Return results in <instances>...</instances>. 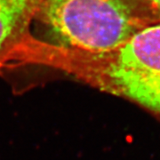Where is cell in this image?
Segmentation results:
<instances>
[{
  "label": "cell",
  "instance_id": "1",
  "mask_svg": "<svg viewBox=\"0 0 160 160\" xmlns=\"http://www.w3.org/2000/svg\"><path fill=\"white\" fill-rule=\"evenodd\" d=\"M35 66L52 68L160 115V24L108 52H87L39 42Z\"/></svg>",
  "mask_w": 160,
  "mask_h": 160
},
{
  "label": "cell",
  "instance_id": "2",
  "mask_svg": "<svg viewBox=\"0 0 160 160\" xmlns=\"http://www.w3.org/2000/svg\"><path fill=\"white\" fill-rule=\"evenodd\" d=\"M160 24V7L152 0H44L32 34L52 46L108 52Z\"/></svg>",
  "mask_w": 160,
  "mask_h": 160
},
{
  "label": "cell",
  "instance_id": "4",
  "mask_svg": "<svg viewBox=\"0 0 160 160\" xmlns=\"http://www.w3.org/2000/svg\"><path fill=\"white\" fill-rule=\"evenodd\" d=\"M152 1H154L155 4L157 5L158 6H159L160 7V0H152Z\"/></svg>",
  "mask_w": 160,
  "mask_h": 160
},
{
  "label": "cell",
  "instance_id": "3",
  "mask_svg": "<svg viewBox=\"0 0 160 160\" xmlns=\"http://www.w3.org/2000/svg\"><path fill=\"white\" fill-rule=\"evenodd\" d=\"M44 0H0V75L12 52L31 34L35 15Z\"/></svg>",
  "mask_w": 160,
  "mask_h": 160
}]
</instances>
